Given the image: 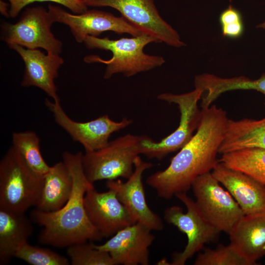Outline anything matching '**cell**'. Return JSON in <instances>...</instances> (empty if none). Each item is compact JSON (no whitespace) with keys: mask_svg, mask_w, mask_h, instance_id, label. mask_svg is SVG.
<instances>
[{"mask_svg":"<svg viewBox=\"0 0 265 265\" xmlns=\"http://www.w3.org/2000/svg\"><path fill=\"white\" fill-rule=\"evenodd\" d=\"M228 120L226 111L215 105L202 108L196 133L168 166L149 176L146 184L166 200L188 190L198 176L211 172L218 163L217 154Z\"/></svg>","mask_w":265,"mask_h":265,"instance_id":"cell-1","label":"cell"},{"mask_svg":"<svg viewBox=\"0 0 265 265\" xmlns=\"http://www.w3.org/2000/svg\"><path fill=\"white\" fill-rule=\"evenodd\" d=\"M83 155L81 152H64L62 154L63 161L69 168L73 182L71 195L64 205L53 212L35 208L30 212L32 222L43 227L37 238L41 244L62 248L103 238L89 221L84 207L85 193L94 186L84 172Z\"/></svg>","mask_w":265,"mask_h":265,"instance_id":"cell-2","label":"cell"},{"mask_svg":"<svg viewBox=\"0 0 265 265\" xmlns=\"http://www.w3.org/2000/svg\"><path fill=\"white\" fill-rule=\"evenodd\" d=\"M84 43L89 49H100L111 52V58L103 59L96 55L85 56L84 60L88 63H101L106 65L104 78H110L116 74L130 77L138 73L152 70L162 65L163 57L145 53L143 50L151 43H159L156 38L142 33L131 38L124 37L113 40L108 37L103 38L88 35Z\"/></svg>","mask_w":265,"mask_h":265,"instance_id":"cell-3","label":"cell"},{"mask_svg":"<svg viewBox=\"0 0 265 265\" xmlns=\"http://www.w3.org/2000/svg\"><path fill=\"white\" fill-rule=\"evenodd\" d=\"M44 176L35 173L18 150L10 147L0 161V210L25 213L36 207Z\"/></svg>","mask_w":265,"mask_h":265,"instance_id":"cell-4","label":"cell"},{"mask_svg":"<svg viewBox=\"0 0 265 265\" xmlns=\"http://www.w3.org/2000/svg\"><path fill=\"white\" fill-rule=\"evenodd\" d=\"M146 136L128 133L109 141L102 149L85 152L82 166L87 179L92 183L119 177L128 179L133 172L135 159L141 154Z\"/></svg>","mask_w":265,"mask_h":265,"instance_id":"cell-5","label":"cell"},{"mask_svg":"<svg viewBox=\"0 0 265 265\" xmlns=\"http://www.w3.org/2000/svg\"><path fill=\"white\" fill-rule=\"evenodd\" d=\"M203 94L201 89L195 88L192 91L181 94H159L158 99L178 106L181 114L179 124L173 132L159 142H155L146 136L143 141L141 154L150 159L161 160L186 144L193 136L199 123L201 110L198 103Z\"/></svg>","mask_w":265,"mask_h":265,"instance_id":"cell-6","label":"cell"},{"mask_svg":"<svg viewBox=\"0 0 265 265\" xmlns=\"http://www.w3.org/2000/svg\"><path fill=\"white\" fill-rule=\"evenodd\" d=\"M175 196L185 205L186 212H184L179 206H171L164 211V219L185 234L187 242L182 252L174 253L169 265H184L205 244L216 239L220 232L206 219L195 201L186 192L178 193Z\"/></svg>","mask_w":265,"mask_h":265,"instance_id":"cell-7","label":"cell"},{"mask_svg":"<svg viewBox=\"0 0 265 265\" xmlns=\"http://www.w3.org/2000/svg\"><path fill=\"white\" fill-rule=\"evenodd\" d=\"M209 172L198 176L191 188L195 202L206 219L220 232L229 234L244 215L238 204Z\"/></svg>","mask_w":265,"mask_h":265,"instance_id":"cell-8","label":"cell"},{"mask_svg":"<svg viewBox=\"0 0 265 265\" xmlns=\"http://www.w3.org/2000/svg\"><path fill=\"white\" fill-rule=\"evenodd\" d=\"M48 10L42 6L27 7L17 23L1 25L2 40L7 45L16 44L28 49L42 48L59 54L62 43L51 31L53 24Z\"/></svg>","mask_w":265,"mask_h":265,"instance_id":"cell-9","label":"cell"},{"mask_svg":"<svg viewBox=\"0 0 265 265\" xmlns=\"http://www.w3.org/2000/svg\"><path fill=\"white\" fill-rule=\"evenodd\" d=\"M87 6L109 7L142 33L176 48L186 46L177 31L160 16L154 0H83Z\"/></svg>","mask_w":265,"mask_h":265,"instance_id":"cell-10","label":"cell"},{"mask_svg":"<svg viewBox=\"0 0 265 265\" xmlns=\"http://www.w3.org/2000/svg\"><path fill=\"white\" fill-rule=\"evenodd\" d=\"M48 11L53 23L68 26L78 43L84 42L88 36L97 37L104 31H111L117 34H129L137 36L141 31L123 16L95 9L87 10L79 14H71L61 7L49 4Z\"/></svg>","mask_w":265,"mask_h":265,"instance_id":"cell-11","label":"cell"},{"mask_svg":"<svg viewBox=\"0 0 265 265\" xmlns=\"http://www.w3.org/2000/svg\"><path fill=\"white\" fill-rule=\"evenodd\" d=\"M45 104L53 114L58 125L65 130L74 141L80 143L85 152L104 147L109 142L111 134L126 128L132 122V119L126 117L116 122L106 114L86 122H77L67 116L60 102H52L46 99Z\"/></svg>","mask_w":265,"mask_h":265,"instance_id":"cell-12","label":"cell"},{"mask_svg":"<svg viewBox=\"0 0 265 265\" xmlns=\"http://www.w3.org/2000/svg\"><path fill=\"white\" fill-rule=\"evenodd\" d=\"M153 166L152 163L143 161L138 156L134 161L133 172L127 181L107 180L106 186L114 191L135 222L152 230L160 231L163 228L162 219L148 206L142 180L144 171Z\"/></svg>","mask_w":265,"mask_h":265,"instance_id":"cell-13","label":"cell"},{"mask_svg":"<svg viewBox=\"0 0 265 265\" xmlns=\"http://www.w3.org/2000/svg\"><path fill=\"white\" fill-rule=\"evenodd\" d=\"M84 204L89 221L103 238L136 223L112 190L100 192L93 186L85 193Z\"/></svg>","mask_w":265,"mask_h":265,"instance_id":"cell-14","label":"cell"},{"mask_svg":"<svg viewBox=\"0 0 265 265\" xmlns=\"http://www.w3.org/2000/svg\"><path fill=\"white\" fill-rule=\"evenodd\" d=\"M151 231L136 222L120 230L105 243L94 246L108 252L115 265H148L149 248L155 238Z\"/></svg>","mask_w":265,"mask_h":265,"instance_id":"cell-15","label":"cell"},{"mask_svg":"<svg viewBox=\"0 0 265 265\" xmlns=\"http://www.w3.org/2000/svg\"><path fill=\"white\" fill-rule=\"evenodd\" d=\"M21 56L25 63V71L21 85L35 86L43 90L54 102H60L54 80L63 64V59L58 54H46L40 50L28 49L12 44L8 45Z\"/></svg>","mask_w":265,"mask_h":265,"instance_id":"cell-16","label":"cell"},{"mask_svg":"<svg viewBox=\"0 0 265 265\" xmlns=\"http://www.w3.org/2000/svg\"><path fill=\"white\" fill-rule=\"evenodd\" d=\"M231 194L245 215L265 213V186L218 162L211 172Z\"/></svg>","mask_w":265,"mask_h":265,"instance_id":"cell-17","label":"cell"},{"mask_svg":"<svg viewBox=\"0 0 265 265\" xmlns=\"http://www.w3.org/2000/svg\"><path fill=\"white\" fill-rule=\"evenodd\" d=\"M228 235L230 244L251 265L265 256V213L244 215Z\"/></svg>","mask_w":265,"mask_h":265,"instance_id":"cell-18","label":"cell"},{"mask_svg":"<svg viewBox=\"0 0 265 265\" xmlns=\"http://www.w3.org/2000/svg\"><path fill=\"white\" fill-rule=\"evenodd\" d=\"M73 182L70 170L62 160L51 166L44 182L36 209L46 212L57 211L69 199Z\"/></svg>","mask_w":265,"mask_h":265,"instance_id":"cell-19","label":"cell"},{"mask_svg":"<svg viewBox=\"0 0 265 265\" xmlns=\"http://www.w3.org/2000/svg\"><path fill=\"white\" fill-rule=\"evenodd\" d=\"M32 221L25 213L0 210V265L8 264L17 249L33 233Z\"/></svg>","mask_w":265,"mask_h":265,"instance_id":"cell-20","label":"cell"},{"mask_svg":"<svg viewBox=\"0 0 265 265\" xmlns=\"http://www.w3.org/2000/svg\"><path fill=\"white\" fill-rule=\"evenodd\" d=\"M221 155L219 162L265 186V149L245 148Z\"/></svg>","mask_w":265,"mask_h":265,"instance_id":"cell-21","label":"cell"},{"mask_svg":"<svg viewBox=\"0 0 265 265\" xmlns=\"http://www.w3.org/2000/svg\"><path fill=\"white\" fill-rule=\"evenodd\" d=\"M202 86L210 102H213L222 93L234 90H254L265 96V73L255 80L243 76L222 78L207 74L203 78Z\"/></svg>","mask_w":265,"mask_h":265,"instance_id":"cell-22","label":"cell"},{"mask_svg":"<svg viewBox=\"0 0 265 265\" xmlns=\"http://www.w3.org/2000/svg\"><path fill=\"white\" fill-rule=\"evenodd\" d=\"M12 146L19 152L27 166L36 174L44 176L51 166L45 161L40 149V139L32 131L13 132Z\"/></svg>","mask_w":265,"mask_h":265,"instance_id":"cell-23","label":"cell"},{"mask_svg":"<svg viewBox=\"0 0 265 265\" xmlns=\"http://www.w3.org/2000/svg\"><path fill=\"white\" fill-rule=\"evenodd\" d=\"M194 265H251L231 244L219 245L216 248H205L199 253Z\"/></svg>","mask_w":265,"mask_h":265,"instance_id":"cell-24","label":"cell"},{"mask_svg":"<svg viewBox=\"0 0 265 265\" xmlns=\"http://www.w3.org/2000/svg\"><path fill=\"white\" fill-rule=\"evenodd\" d=\"M72 265H115L110 254L96 248L92 242H83L67 247Z\"/></svg>","mask_w":265,"mask_h":265,"instance_id":"cell-25","label":"cell"},{"mask_svg":"<svg viewBox=\"0 0 265 265\" xmlns=\"http://www.w3.org/2000/svg\"><path fill=\"white\" fill-rule=\"evenodd\" d=\"M14 257L32 265H69L66 257L53 251L38 246L31 245L28 241L16 250Z\"/></svg>","mask_w":265,"mask_h":265,"instance_id":"cell-26","label":"cell"},{"mask_svg":"<svg viewBox=\"0 0 265 265\" xmlns=\"http://www.w3.org/2000/svg\"><path fill=\"white\" fill-rule=\"evenodd\" d=\"M219 19L224 36L235 39L242 35L244 25L241 14L232 5L221 13Z\"/></svg>","mask_w":265,"mask_h":265,"instance_id":"cell-27","label":"cell"},{"mask_svg":"<svg viewBox=\"0 0 265 265\" xmlns=\"http://www.w3.org/2000/svg\"><path fill=\"white\" fill-rule=\"evenodd\" d=\"M10 4L9 17L15 18L26 6L37 2H52L63 5L74 14H81L88 9L83 0H7Z\"/></svg>","mask_w":265,"mask_h":265,"instance_id":"cell-28","label":"cell"},{"mask_svg":"<svg viewBox=\"0 0 265 265\" xmlns=\"http://www.w3.org/2000/svg\"><path fill=\"white\" fill-rule=\"evenodd\" d=\"M8 4L3 0L0 1V11L3 16L8 17L9 16V9H8Z\"/></svg>","mask_w":265,"mask_h":265,"instance_id":"cell-29","label":"cell"},{"mask_svg":"<svg viewBox=\"0 0 265 265\" xmlns=\"http://www.w3.org/2000/svg\"><path fill=\"white\" fill-rule=\"evenodd\" d=\"M257 27L258 28H262L265 29V21L261 23V24L258 25Z\"/></svg>","mask_w":265,"mask_h":265,"instance_id":"cell-30","label":"cell"}]
</instances>
